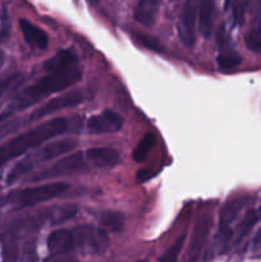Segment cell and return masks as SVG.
Returning a JSON list of instances; mask_svg holds the SVG:
<instances>
[{"mask_svg":"<svg viewBox=\"0 0 261 262\" xmlns=\"http://www.w3.org/2000/svg\"><path fill=\"white\" fill-rule=\"evenodd\" d=\"M248 204V197L245 194L234 196L228 200L224 206L220 210L219 215V225H217L216 233V243L220 246V250H224L225 246L230 242L233 237V223L237 219L241 210Z\"/></svg>","mask_w":261,"mask_h":262,"instance_id":"cell-7","label":"cell"},{"mask_svg":"<svg viewBox=\"0 0 261 262\" xmlns=\"http://www.w3.org/2000/svg\"><path fill=\"white\" fill-rule=\"evenodd\" d=\"M257 214H258V217H260V219H261V206L257 209Z\"/></svg>","mask_w":261,"mask_h":262,"instance_id":"cell-25","label":"cell"},{"mask_svg":"<svg viewBox=\"0 0 261 262\" xmlns=\"http://www.w3.org/2000/svg\"><path fill=\"white\" fill-rule=\"evenodd\" d=\"M161 0H138L136 4L135 19L146 27H151L156 22L160 10Z\"/></svg>","mask_w":261,"mask_h":262,"instance_id":"cell-12","label":"cell"},{"mask_svg":"<svg viewBox=\"0 0 261 262\" xmlns=\"http://www.w3.org/2000/svg\"><path fill=\"white\" fill-rule=\"evenodd\" d=\"M197 10H199V0H186L179 15V40L187 49H192L196 43Z\"/></svg>","mask_w":261,"mask_h":262,"instance_id":"cell-8","label":"cell"},{"mask_svg":"<svg viewBox=\"0 0 261 262\" xmlns=\"http://www.w3.org/2000/svg\"><path fill=\"white\" fill-rule=\"evenodd\" d=\"M212 220L210 216H204L197 222L196 227H194L193 232H192L191 238V248H189V258L192 260H197L201 253L202 248H204L205 243H206L209 233L211 230Z\"/></svg>","mask_w":261,"mask_h":262,"instance_id":"cell-11","label":"cell"},{"mask_svg":"<svg viewBox=\"0 0 261 262\" xmlns=\"http://www.w3.org/2000/svg\"><path fill=\"white\" fill-rule=\"evenodd\" d=\"M137 37L138 40H140V42L142 43L143 46H146L147 49H150V50L155 51V53H163L164 51V46L161 45L160 41L156 40V38L145 35H137Z\"/></svg>","mask_w":261,"mask_h":262,"instance_id":"cell-21","label":"cell"},{"mask_svg":"<svg viewBox=\"0 0 261 262\" xmlns=\"http://www.w3.org/2000/svg\"><path fill=\"white\" fill-rule=\"evenodd\" d=\"M155 145V137L151 133H146L141 141L138 142V145L136 146L135 151H133V160L141 163V161L145 160L147 158L148 152H150L151 148Z\"/></svg>","mask_w":261,"mask_h":262,"instance_id":"cell-18","label":"cell"},{"mask_svg":"<svg viewBox=\"0 0 261 262\" xmlns=\"http://www.w3.org/2000/svg\"><path fill=\"white\" fill-rule=\"evenodd\" d=\"M69 187L71 186L67 182H53V183L40 184V186L13 192L9 196L5 197V202L13 204L18 209L31 207L61 196L68 191Z\"/></svg>","mask_w":261,"mask_h":262,"instance_id":"cell-5","label":"cell"},{"mask_svg":"<svg viewBox=\"0 0 261 262\" xmlns=\"http://www.w3.org/2000/svg\"><path fill=\"white\" fill-rule=\"evenodd\" d=\"M87 96L81 91H72L68 94L60 95L58 97H54V99L49 100L46 104H44L42 106L38 107L32 115H31V120L41 119L44 117H48V115L53 114V113L58 112V110L67 109V107H74L77 105L82 104L83 101H86Z\"/></svg>","mask_w":261,"mask_h":262,"instance_id":"cell-9","label":"cell"},{"mask_svg":"<svg viewBox=\"0 0 261 262\" xmlns=\"http://www.w3.org/2000/svg\"><path fill=\"white\" fill-rule=\"evenodd\" d=\"M68 129L66 118H54L41 123L37 127L20 133L17 137L0 145V166L19 158L27 151L40 147L42 143L63 135Z\"/></svg>","mask_w":261,"mask_h":262,"instance_id":"cell-4","label":"cell"},{"mask_svg":"<svg viewBox=\"0 0 261 262\" xmlns=\"http://www.w3.org/2000/svg\"><path fill=\"white\" fill-rule=\"evenodd\" d=\"M120 155L117 150L109 147H92L86 151H77L56 161L54 165L44 170L33 178V181H46L50 178L92 170V169H107L118 165Z\"/></svg>","mask_w":261,"mask_h":262,"instance_id":"cell-3","label":"cell"},{"mask_svg":"<svg viewBox=\"0 0 261 262\" xmlns=\"http://www.w3.org/2000/svg\"><path fill=\"white\" fill-rule=\"evenodd\" d=\"M258 219H260V217H258L257 210H248V211L246 212L242 222L238 225L237 232H235V234H237V237H235V243H240L241 241L251 232V229L255 227L256 223L258 222Z\"/></svg>","mask_w":261,"mask_h":262,"instance_id":"cell-17","label":"cell"},{"mask_svg":"<svg viewBox=\"0 0 261 262\" xmlns=\"http://www.w3.org/2000/svg\"><path fill=\"white\" fill-rule=\"evenodd\" d=\"M173 2H174V0H173Z\"/></svg>","mask_w":261,"mask_h":262,"instance_id":"cell-26","label":"cell"},{"mask_svg":"<svg viewBox=\"0 0 261 262\" xmlns=\"http://www.w3.org/2000/svg\"><path fill=\"white\" fill-rule=\"evenodd\" d=\"M123 128V118L118 113L110 109L96 115H92L87 120V130L91 135H105V133L119 132Z\"/></svg>","mask_w":261,"mask_h":262,"instance_id":"cell-10","label":"cell"},{"mask_svg":"<svg viewBox=\"0 0 261 262\" xmlns=\"http://www.w3.org/2000/svg\"><path fill=\"white\" fill-rule=\"evenodd\" d=\"M44 68L48 72L46 76L20 91L8 105L7 110L0 114V120L10 117L14 113L28 109L56 92L74 86L82 78L78 59L71 50H60L56 53L50 60L46 61Z\"/></svg>","mask_w":261,"mask_h":262,"instance_id":"cell-1","label":"cell"},{"mask_svg":"<svg viewBox=\"0 0 261 262\" xmlns=\"http://www.w3.org/2000/svg\"><path fill=\"white\" fill-rule=\"evenodd\" d=\"M253 245L257 246V247H261V229L256 233V235L253 237Z\"/></svg>","mask_w":261,"mask_h":262,"instance_id":"cell-23","label":"cell"},{"mask_svg":"<svg viewBox=\"0 0 261 262\" xmlns=\"http://www.w3.org/2000/svg\"><path fill=\"white\" fill-rule=\"evenodd\" d=\"M214 13H215V0H200V14H199V27L200 32L204 38H210L212 35L214 27Z\"/></svg>","mask_w":261,"mask_h":262,"instance_id":"cell-14","label":"cell"},{"mask_svg":"<svg viewBox=\"0 0 261 262\" xmlns=\"http://www.w3.org/2000/svg\"><path fill=\"white\" fill-rule=\"evenodd\" d=\"M49 253L53 256L74 252L104 253L109 247V235L104 229L84 224L69 229H59L49 234Z\"/></svg>","mask_w":261,"mask_h":262,"instance_id":"cell-2","label":"cell"},{"mask_svg":"<svg viewBox=\"0 0 261 262\" xmlns=\"http://www.w3.org/2000/svg\"><path fill=\"white\" fill-rule=\"evenodd\" d=\"M245 42L248 50L256 54H261V30L260 27H253L246 33Z\"/></svg>","mask_w":261,"mask_h":262,"instance_id":"cell-19","label":"cell"},{"mask_svg":"<svg viewBox=\"0 0 261 262\" xmlns=\"http://www.w3.org/2000/svg\"><path fill=\"white\" fill-rule=\"evenodd\" d=\"M19 28L28 45H31L32 48L40 49V50H45L48 48L49 36L40 27H37V26H35L32 22L27 19H20Z\"/></svg>","mask_w":261,"mask_h":262,"instance_id":"cell-13","label":"cell"},{"mask_svg":"<svg viewBox=\"0 0 261 262\" xmlns=\"http://www.w3.org/2000/svg\"><path fill=\"white\" fill-rule=\"evenodd\" d=\"M216 63L222 71H230L242 63V56L232 49H222L216 56Z\"/></svg>","mask_w":261,"mask_h":262,"instance_id":"cell-15","label":"cell"},{"mask_svg":"<svg viewBox=\"0 0 261 262\" xmlns=\"http://www.w3.org/2000/svg\"><path fill=\"white\" fill-rule=\"evenodd\" d=\"M0 61H2V59H0ZM20 79H22V76H20V74H13V76L7 77V78L0 79V96H2L3 94H5L9 89H12L13 86L19 83Z\"/></svg>","mask_w":261,"mask_h":262,"instance_id":"cell-22","label":"cell"},{"mask_svg":"<svg viewBox=\"0 0 261 262\" xmlns=\"http://www.w3.org/2000/svg\"><path fill=\"white\" fill-rule=\"evenodd\" d=\"M100 223L113 233H119L124 227V216L119 211H104L100 215Z\"/></svg>","mask_w":261,"mask_h":262,"instance_id":"cell-16","label":"cell"},{"mask_svg":"<svg viewBox=\"0 0 261 262\" xmlns=\"http://www.w3.org/2000/svg\"><path fill=\"white\" fill-rule=\"evenodd\" d=\"M77 147V142L74 140H69V138H64V140H58L53 141V142L48 143L46 146H44L41 150H38L37 152L32 154L31 156H28L27 159H25L23 161H20L17 166L12 170V173L8 176V182L12 183L15 179H18L19 177H22L23 174H26L27 171H30L33 166L40 165V164L46 163V161L54 160V159L59 158V156L64 155V154L69 152V151L74 150Z\"/></svg>","mask_w":261,"mask_h":262,"instance_id":"cell-6","label":"cell"},{"mask_svg":"<svg viewBox=\"0 0 261 262\" xmlns=\"http://www.w3.org/2000/svg\"><path fill=\"white\" fill-rule=\"evenodd\" d=\"M255 3H256V7L261 9V0H255Z\"/></svg>","mask_w":261,"mask_h":262,"instance_id":"cell-24","label":"cell"},{"mask_svg":"<svg viewBox=\"0 0 261 262\" xmlns=\"http://www.w3.org/2000/svg\"><path fill=\"white\" fill-rule=\"evenodd\" d=\"M184 241H186V234H182L181 237L166 250V252L161 256L160 261H176L177 258L179 257V255H181Z\"/></svg>","mask_w":261,"mask_h":262,"instance_id":"cell-20","label":"cell"}]
</instances>
